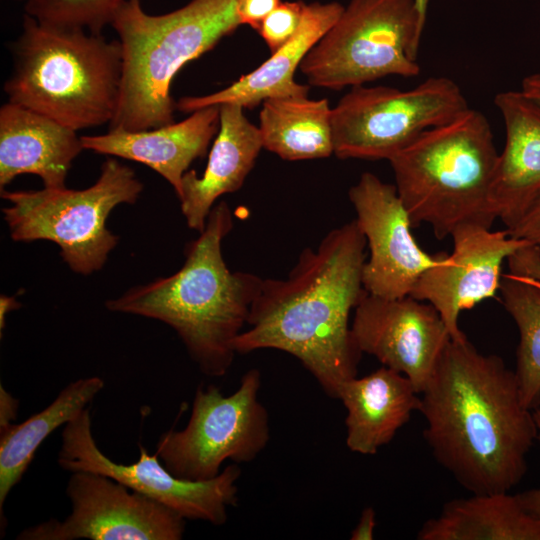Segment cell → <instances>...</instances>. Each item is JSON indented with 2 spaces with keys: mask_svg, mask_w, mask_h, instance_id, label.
<instances>
[{
  "mask_svg": "<svg viewBox=\"0 0 540 540\" xmlns=\"http://www.w3.org/2000/svg\"><path fill=\"white\" fill-rule=\"evenodd\" d=\"M420 395L424 438L460 485L473 494L509 492L522 480L538 431L501 357L467 337L451 339Z\"/></svg>",
  "mask_w": 540,
  "mask_h": 540,
  "instance_id": "6da1fadb",
  "label": "cell"
},
{
  "mask_svg": "<svg viewBox=\"0 0 540 540\" xmlns=\"http://www.w3.org/2000/svg\"><path fill=\"white\" fill-rule=\"evenodd\" d=\"M366 239L352 220L306 247L286 279H263L236 353L277 349L296 357L323 391L338 399L357 376L361 352L350 315L366 294L362 273Z\"/></svg>",
  "mask_w": 540,
  "mask_h": 540,
  "instance_id": "7a4b0ae2",
  "label": "cell"
},
{
  "mask_svg": "<svg viewBox=\"0 0 540 540\" xmlns=\"http://www.w3.org/2000/svg\"><path fill=\"white\" fill-rule=\"evenodd\" d=\"M232 228V212L221 201L210 211L199 237L187 244L185 262L177 272L105 302L109 311L170 326L209 377H222L230 369L237 354L234 341L247 325L263 281L253 273L227 267L222 241Z\"/></svg>",
  "mask_w": 540,
  "mask_h": 540,
  "instance_id": "3957f363",
  "label": "cell"
},
{
  "mask_svg": "<svg viewBox=\"0 0 540 540\" xmlns=\"http://www.w3.org/2000/svg\"><path fill=\"white\" fill-rule=\"evenodd\" d=\"M10 52L12 71L4 83L9 102L76 131L111 123L122 81L119 39L24 14Z\"/></svg>",
  "mask_w": 540,
  "mask_h": 540,
  "instance_id": "277c9868",
  "label": "cell"
},
{
  "mask_svg": "<svg viewBox=\"0 0 540 540\" xmlns=\"http://www.w3.org/2000/svg\"><path fill=\"white\" fill-rule=\"evenodd\" d=\"M111 26L122 46L123 68L119 103L109 129L140 131L175 122L174 77L241 22L236 0H191L162 15L146 13L140 0H127Z\"/></svg>",
  "mask_w": 540,
  "mask_h": 540,
  "instance_id": "5b68a950",
  "label": "cell"
},
{
  "mask_svg": "<svg viewBox=\"0 0 540 540\" xmlns=\"http://www.w3.org/2000/svg\"><path fill=\"white\" fill-rule=\"evenodd\" d=\"M498 154L487 118L470 107L394 154L388 161L413 227L427 224L437 239L461 226L491 228Z\"/></svg>",
  "mask_w": 540,
  "mask_h": 540,
  "instance_id": "8992f818",
  "label": "cell"
},
{
  "mask_svg": "<svg viewBox=\"0 0 540 540\" xmlns=\"http://www.w3.org/2000/svg\"><path fill=\"white\" fill-rule=\"evenodd\" d=\"M142 190L135 171L109 157L85 189L1 190L9 203L2 213L14 241H52L72 271L88 275L102 269L118 243L106 227L109 214L120 204H134Z\"/></svg>",
  "mask_w": 540,
  "mask_h": 540,
  "instance_id": "52a82bcc",
  "label": "cell"
},
{
  "mask_svg": "<svg viewBox=\"0 0 540 540\" xmlns=\"http://www.w3.org/2000/svg\"><path fill=\"white\" fill-rule=\"evenodd\" d=\"M424 27L414 0H351L299 69L309 86L336 91L391 75L415 77Z\"/></svg>",
  "mask_w": 540,
  "mask_h": 540,
  "instance_id": "ba28073f",
  "label": "cell"
},
{
  "mask_svg": "<svg viewBox=\"0 0 540 540\" xmlns=\"http://www.w3.org/2000/svg\"><path fill=\"white\" fill-rule=\"evenodd\" d=\"M469 108L460 87L445 76L416 87H351L332 108L334 155L340 159L389 160L424 131Z\"/></svg>",
  "mask_w": 540,
  "mask_h": 540,
  "instance_id": "9c48e42d",
  "label": "cell"
},
{
  "mask_svg": "<svg viewBox=\"0 0 540 540\" xmlns=\"http://www.w3.org/2000/svg\"><path fill=\"white\" fill-rule=\"evenodd\" d=\"M261 374L248 370L229 396L213 385L199 386L182 430L163 433L156 454L174 476L189 481L214 478L227 460L253 461L270 439L269 414L258 400Z\"/></svg>",
  "mask_w": 540,
  "mask_h": 540,
  "instance_id": "30bf717a",
  "label": "cell"
},
{
  "mask_svg": "<svg viewBox=\"0 0 540 540\" xmlns=\"http://www.w3.org/2000/svg\"><path fill=\"white\" fill-rule=\"evenodd\" d=\"M58 464L69 472H95L143 494L181 515L185 520L223 525L228 508L237 505L238 465L226 466L205 481H189L174 476L159 456L139 445V458L130 464L116 463L98 448L92 433L91 416L85 408L64 425Z\"/></svg>",
  "mask_w": 540,
  "mask_h": 540,
  "instance_id": "8fae6325",
  "label": "cell"
},
{
  "mask_svg": "<svg viewBox=\"0 0 540 540\" xmlns=\"http://www.w3.org/2000/svg\"><path fill=\"white\" fill-rule=\"evenodd\" d=\"M71 513L24 529L18 540H180L185 519L105 475L75 471L66 487Z\"/></svg>",
  "mask_w": 540,
  "mask_h": 540,
  "instance_id": "7c38bea8",
  "label": "cell"
},
{
  "mask_svg": "<svg viewBox=\"0 0 540 540\" xmlns=\"http://www.w3.org/2000/svg\"><path fill=\"white\" fill-rule=\"evenodd\" d=\"M348 196L370 251L363 266L364 289L389 299L410 295L421 275L443 252L429 254L416 242L412 221L395 185L364 172Z\"/></svg>",
  "mask_w": 540,
  "mask_h": 540,
  "instance_id": "4fadbf2b",
  "label": "cell"
},
{
  "mask_svg": "<svg viewBox=\"0 0 540 540\" xmlns=\"http://www.w3.org/2000/svg\"><path fill=\"white\" fill-rule=\"evenodd\" d=\"M351 330L361 353L405 375L419 394L451 340L437 310L410 295L389 299L366 292L354 309Z\"/></svg>",
  "mask_w": 540,
  "mask_h": 540,
  "instance_id": "5bb4252c",
  "label": "cell"
},
{
  "mask_svg": "<svg viewBox=\"0 0 540 540\" xmlns=\"http://www.w3.org/2000/svg\"><path fill=\"white\" fill-rule=\"evenodd\" d=\"M453 250L426 270L410 296L431 304L440 314L452 340L466 338L460 330V312L494 297L500 289L505 261L528 242L508 231L477 225L457 228Z\"/></svg>",
  "mask_w": 540,
  "mask_h": 540,
  "instance_id": "9a60e30c",
  "label": "cell"
},
{
  "mask_svg": "<svg viewBox=\"0 0 540 540\" xmlns=\"http://www.w3.org/2000/svg\"><path fill=\"white\" fill-rule=\"evenodd\" d=\"M494 103L506 141L490 190L492 209L505 229L513 228L540 196V106L519 91H504Z\"/></svg>",
  "mask_w": 540,
  "mask_h": 540,
  "instance_id": "2e32d148",
  "label": "cell"
},
{
  "mask_svg": "<svg viewBox=\"0 0 540 540\" xmlns=\"http://www.w3.org/2000/svg\"><path fill=\"white\" fill-rule=\"evenodd\" d=\"M219 105L197 109L181 122L140 131L109 129L81 136L84 149L142 163L160 174L181 194L182 178L191 163L206 153L219 130Z\"/></svg>",
  "mask_w": 540,
  "mask_h": 540,
  "instance_id": "e0dca14e",
  "label": "cell"
},
{
  "mask_svg": "<svg viewBox=\"0 0 540 540\" xmlns=\"http://www.w3.org/2000/svg\"><path fill=\"white\" fill-rule=\"evenodd\" d=\"M344 6L338 2L306 4L296 34L252 72L228 87L204 96H186L176 101V110L184 113L224 103L252 109L268 98L308 96L309 86L294 76L307 53L334 25Z\"/></svg>",
  "mask_w": 540,
  "mask_h": 540,
  "instance_id": "ac0fdd59",
  "label": "cell"
},
{
  "mask_svg": "<svg viewBox=\"0 0 540 540\" xmlns=\"http://www.w3.org/2000/svg\"><path fill=\"white\" fill-rule=\"evenodd\" d=\"M84 149L77 131L27 107L0 108V190L22 174L45 188H63L72 162Z\"/></svg>",
  "mask_w": 540,
  "mask_h": 540,
  "instance_id": "d6986e66",
  "label": "cell"
},
{
  "mask_svg": "<svg viewBox=\"0 0 540 540\" xmlns=\"http://www.w3.org/2000/svg\"><path fill=\"white\" fill-rule=\"evenodd\" d=\"M219 130L201 177L194 170L182 178L180 207L189 228L202 232L216 200L238 191L263 149L258 126L234 103L219 105Z\"/></svg>",
  "mask_w": 540,
  "mask_h": 540,
  "instance_id": "ffe728a7",
  "label": "cell"
},
{
  "mask_svg": "<svg viewBox=\"0 0 540 540\" xmlns=\"http://www.w3.org/2000/svg\"><path fill=\"white\" fill-rule=\"evenodd\" d=\"M338 400L347 411L346 446L361 455H375L390 443L421 404L411 380L383 365L368 375L348 380Z\"/></svg>",
  "mask_w": 540,
  "mask_h": 540,
  "instance_id": "44dd1931",
  "label": "cell"
},
{
  "mask_svg": "<svg viewBox=\"0 0 540 540\" xmlns=\"http://www.w3.org/2000/svg\"><path fill=\"white\" fill-rule=\"evenodd\" d=\"M418 540H540V521L523 507L517 494H473L447 502L427 520Z\"/></svg>",
  "mask_w": 540,
  "mask_h": 540,
  "instance_id": "7402d4cb",
  "label": "cell"
},
{
  "mask_svg": "<svg viewBox=\"0 0 540 540\" xmlns=\"http://www.w3.org/2000/svg\"><path fill=\"white\" fill-rule=\"evenodd\" d=\"M92 376L68 384L43 410L20 424L0 428V511L12 488L22 479L41 443L58 427L77 417L103 389Z\"/></svg>",
  "mask_w": 540,
  "mask_h": 540,
  "instance_id": "603a6c76",
  "label": "cell"
},
{
  "mask_svg": "<svg viewBox=\"0 0 540 540\" xmlns=\"http://www.w3.org/2000/svg\"><path fill=\"white\" fill-rule=\"evenodd\" d=\"M258 129L263 148L287 161L334 154L332 108L326 98L275 97L262 102Z\"/></svg>",
  "mask_w": 540,
  "mask_h": 540,
  "instance_id": "cb8c5ba5",
  "label": "cell"
},
{
  "mask_svg": "<svg viewBox=\"0 0 540 540\" xmlns=\"http://www.w3.org/2000/svg\"><path fill=\"white\" fill-rule=\"evenodd\" d=\"M499 292L519 331L514 372L521 401L533 411L540 407V292L510 272L503 274Z\"/></svg>",
  "mask_w": 540,
  "mask_h": 540,
  "instance_id": "d4e9b609",
  "label": "cell"
},
{
  "mask_svg": "<svg viewBox=\"0 0 540 540\" xmlns=\"http://www.w3.org/2000/svg\"><path fill=\"white\" fill-rule=\"evenodd\" d=\"M127 0H27L25 14L40 22L102 34Z\"/></svg>",
  "mask_w": 540,
  "mask_h": 540,
  "instance_id": "484cf974",
  "label": "cell"
},
{
  "mask_svg": "<svg viewBox=\"0 0 540 540\" xmlns=\"http://www.w3.org/2000/svg\"><path fill=\"white\" fill-rule=\"evenodd\" d=\"M306 4L281 2L261 23L258 30L271 53L287 43L298 31Z\"/></svg>",
  "mask_w": 540,
  "mask_h": 540,
  "instance_id": "4316f807",
  "label": "cell"
},
{
  "mask_svg": "<svg viewBox=\"0 0 540 540\" xmlns=\"http://www.w3.org/2000/svg\"><path fill=\"white\" fill-rule=\"evenodd\" d=\"M510 273L524 278L540 292V257L535 246L527 244L507 259Z\"/></svg>",
  "mask_w": 540,
  "mask_h": 540,
  "instance_id": "83f0119b",
  "label": "cell"
},
{
  "mask_svg": "<svg viewBox=\"0 0 540 540\" xmlns=\"http://www.w3.org/2000/svg\"><path fill=\"white\" fill-rule=\"evenodd\" d=\"M508 233L536 247L540 257V196Z\"/></svg>",
  "mask_w": 540,
  "mask_h": 540,
  "instance_id": "f1b7e54d",
  "label": "cell"
},
{
  "mask_svg": "<svg viewBox=\"0 0 540 540\" xmlns=\"http://www.w3.org/2000/svg\"><path fill=\"white\" fill-rule=\"evenodd\" d=\"M281 3L280 0H236L241 25L259 30L262 21Z\"/></svg>",
  "mask_w": 540,
  "mask_h": 540,
  "instance_id": "f546056e",
  "label": "cell"
},
{
  "mask_svg": "<svg viewBox=\"0 0 540 540\" xmlns=\"http://www.w3.org/2000/svg\"><path fill=\"white\" fill-rule=\"evenodd\" d=\"M533 415L538 431L537 440L540 444V407L533 410ZM517 495L526 511L540 521V487L524 491Z\"/></svg>",
  "mask_w": 540,
  "mask_h": 540,
  "instance_id": "4dcf8cb0",
  "label": "cell"
},
{
  "mask_svg": "<svg viewBox=\"0 0 540 540\" xmlns=\"http://www.w3.org/2000/svg\"><path fill=\"white\" fill-rule=\"evenodd\" d=\"M376 527V512L372 507H366L351 532V540H372Z\"/></svg>",
  "mask_w": 540,
  "mask_h": 540,
  "instance_id": "1f68e13d",
  "label": "cell"
},
{
  "mask_svg": "<svg viewBox=\"0 0 540 540\" xmlns=\"http://www.w3.org/2000/svg\"><path fill=\"white\" fill-rule=\"evenodd\" d=\"M18 410V400L0 386V428L13 423Z\"/></svg>",
  "mask_w": 540,
  "mask_h": 540,
  "instance_id": "d6a6232c",
  "label": "cell"
},
{
  "mask_svg": "<svg viewBox=\"0 0 540 540\" xmlns=\"http://www.w3.org/2000/svg\"><path fill=\"white\" fill-rule=\"evenodd\" d=\"M520 91L540 106V73L526 76L522 80Z\"/></svg>",
  "mask_w": 540,
  "mask_h": 540,
  "instance_id": "836d02e7",
  "label": "cell"
},
{
  "mask_svg": "<svg viewBox=\"0 0 540 540\" xmlns=\"http://www.w3.org/2000/svg\"><path fill=\"white\" fill-rule=\"evenodd\" d=\"M20 307V304L15 299V297L7 296V295H1L0 296V330L2 333V330L5 328V319L9 312L18 309Z\"/></svg>",
  "mask_w": 540,
  "mask_h": 540,
  "instance_id": "e575fe53",
  "label": "cell"
},
{
  "mask_svg": "<svg viewBox=\"0 0 540 540\" xmlns=\"http://www.w3.org/2000/svg\"><path fill=\"white\" fill-rule=\"evenodd\" d=\"M430 0H414L415 7L417 9V12L419 14L421 22L425 25L426 22V16H427V9L428 4Z\"/></svg>",
  "mask_w": 540,
  "mask_h": 540,
  "instance_id": "d590c367",
  "label": "cell"
}]
</instances>
